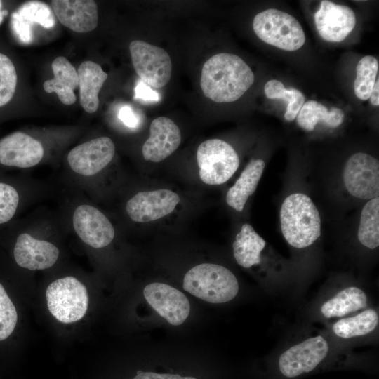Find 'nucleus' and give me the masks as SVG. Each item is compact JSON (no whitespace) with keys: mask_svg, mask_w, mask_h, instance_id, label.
<instances>
[{"mask_svg":"<svg viewBox=\"0 0 379 379\" xmlns=\"http://www.w3.org/2000/svg\"><path fill=\"white\" fill-rule=\"evenodd\" d=\"M254 74L237 55L220 53L203 65L200 86L204 95L215 102H231L240 98L252 86Z\"/></svg>","mask_w":379,"mask_h":379,"instance_id":"nucleus-1","label":"nucleus"},{"mask_svg":"<svg viewBox=\"0 0 379 379\" xmlns=\"http://www.w3.org/2000/svg\"><path fill=\"white\" fill-rule=\"evenodd\" d=\"M280 222L285 239L297 248L312 245L321 235L319 211L311 199L302 193L285 199L280 209Z\"/></svg>","mask_w":379,"mask_h":379,"instance_id":"nucleus-2","label":"nucleus"},{"mask_svg":"<svg viewBox=\"0 0 379 379\" xmlns=\"http://www.w3.org/2000/svg\"><path fill=\"white\" fill-rule=\"evenodd\" d=\"M183 288L194 296L211 303H224L238 293L239 284L227 268L202 263L190 269L183 279Z\"/></svg>","mask_w":379,"mask_h":379,"instance_id":"nucleus-3","label":"nucleus"},{"mask_svg":"<svg viewBox=\"0 0 379 379\" xmlns=\"http://www.w3.org/2000/svg\"><path fill=\"white\" fill-rule=\"evenodd\" d=\"M253 29L262 41L288 51L300 48L305 41L299 22L291 15L275 8L258 13L253 20Z\"/></svg>","mask_w":379,"mask_h":379,"instance_id":"nucleus-4","label":"nucleus"},{"mask_svg":"<svg viewBox=\"0 0 379 379\" xmlns=\"http://www.w3.org/2000/svg\"><path fill=\"white\" fill-rule=\"evenodd\" d=\"M51 314L62 323L77 321L85 315L88 295L85 286L74 277H66L52 282L46 292Z\"/></svg>","mask_w":379,"mask_h":379,"instance_id":"nucleus-5","label":"nucleus"},{"mask_svg":"<svg viewBox=\"0 0 379 379\" xmlns=\"http://www.w3.org/2000/svg\"><path fill=\"white\" fill-rule=\"evenodd\" d=\"M199 177L207 185L227 182L239 166L234 149L220 139H209L201 142L197 152Z\"/></svg>","mask_w":379,"mask_h":379,"instance_id":"nucleus-6","label":"nucleus"},{"mask_svg":"<svg viewBox=\"0 0 379 379\" xmlns=\"http://www.w3.org/2000/svg\"><path fill=\"white\" fill-rule=\"evenodd\" d=\"M132 63L140 80L149 87L161 88L171 77L172 62L162 48L141 40L129 45Z\"/></svg>","mask_w":379,"mask_h":379,"instance_id":"nucleus-7","label":"nucleus"},{"mask_svg":"<svg viewBox=\"0 0 379 379\" xmlns=\"http://www.w3.org/2000/svg\"><path fill=\"white\" fill-rule=\"evenodd\" d=\"M343 181L347 190L357 198L370 200L378 197V160L366 153L352 154L345 163Z\"/></svg>","mask_w":379,"mask_h":379,"instance_id":"nucleus-8","label":"nucleus"},{"mask_svg":"<svg viewBox=\"0 0 379 379\" xmlns=\"http://www.w3.org/2000/svg\"><path fill=\"white\" fill-rule=\"evenodd\" d=\"M328 351V343L322 336L308 338L280 356L279 370L288 378L310 372L326 357Z\"/></svg>","mask_w":379,"mask_h":379,"instance_id":"nucleus-9","label":"nucleus"},{"mask_svg":"<svg viewBox=\"0 0 379 379\" xmlns=\"http://www.w3.org/2000/svg\"><path fill=\"white\" fill-rule=\"evenodd\" d=\"M179 202L178 194L170 190L140 192L128 201L126 210L133 221L147 222L170 214Z\"/></svg>","mask_w":379,"mask_h":379,"instance_id":"nucleus-10","label":"nucleus"},{"mask_svg":"<svg viewBox=\"0 0 379 379\" xmlns=\"http://www.w3.org/2000/svg\"><path fill=\"white\" fill-rule=\"evenodd\" d=\"M114 153L112 140L108 137H100L74 147L68 154L67 161L75 173L90 176L108 165Z\"/></svg>","mask_w":379,"mask_h":379,"instance_id":"nucleus-11","label":"nucleus"},{"mask_svg":"<svg viewBox=\"0 0 379 379\" xmlns=\"http://www.w3.org/2000/svg\"><path fill=\"white\" fill-rule=\"evenodd\" d=\"M143 294L148 304L171 325L182 324L190 314L187 298L170 285L149 284L145 287Z\"/></svg>","mask_w":379,"mask_h":379,"instance_id":"nucleus-12","label":"nucleus"},{"mask_svg":"<svg viewBox=\"0 0 379 379\" xmlns=\"http://www.w3.org/2000/svg\"><path fill=\"white\" fill-rule=\"evenodd\" d=\"M72 222L79 238L93 248L105 247L114 237V229L110 221L93 206H79L74 212Z\"/></svg>","mask_w":379,"mask_h":379,"instance_id":"nucleus-13","label":"nucleus"},{"mask_svg":"<svg viewBox=\"0 0 379 379\" xmlns=\"http://www.w3.org/2000/svg\"><path fill=\"white\" fill-rule=\"evenodd\" d=\"M314 19L320 36L331 42L343 41L356 24L355 14L352 8L327 0L321 1Z\"/></svg>","mask_w":379,"mask_h":379,"instance_id":"nucleus-14","label":"nucleus"},{"mask_svg":"<svg viewBox=\"0 0 379 379\" xmlns=\"http://www.w3.org/2000/svg\"><path fill=\"white\" fill-rule=\"evenodd\" d=\"M181 142V133L175 122L166 117L154 119L149 128V137L142 146L146 161L160 162L172 154Z\"/></svg>","mask_w":379,"mask_h":379,"instance_id":"nucleus-15","label":"nucleus"},{"mask_svg":"<svg viewBox=\"0 0 379 379\" xmlns=\"http://www.w3.org/2000/svg\"><path fill=\"white\" fill-rule=\"evenodd\" d=\"M44 156L41 144L30 135L15 132L0 140V163L8 166L29 168Z\"/></svg>","mask_w":379,"mask_h":379,"instance_id":"nucleus-16","label":"nucleus"},{"mask_svg":"<svg viewBox=\"0 0 379 379\" xmlns=\"http://www.w3.org/2000/svg\"><path fill=\"white\" fill-rule=\"evenodd\" d=\"M13 254L15 262L21 267L31 270H44L55 263L59 250L48 241L22 233L17 238Z\"/></svg>","mask_w":379,"mask_h":379,"instance_id":"nucleus-17","label":"nucleus"},{"mask_svg":"<svg viewBox=\"0 0 379 379\" xmlns=\"http://www.w3.org/2000/svg\"><path fill=\"white\" fill-rule=\"evenodd\" d=\"M51 6L60 23L74 32H88L98 25V6L94 1L54 0Z\"/></svg>","mask_w":379,"mask_h":379,"instance_id":"nucleus-18","label":"nucleus"},{"mask_svg":"<svg viewBox=\"0 0 379 379\" xmlns=\"http://www.w3.org/2000/svg\"><path fill=\"white\" fill-rule=\"evenodd\" d=\"M77 74L81 105L86 112L94 113L99 107V92L108 75L100 65L91 60L83 62Z\"/></svg>","mask_w":379,"mask_h":379,"instance_id":"nucleus-19","label":"nucleus"},{"mask_svg":"<svg viewBox=\"0 0 379 379\" xmlns=\"http://www.w3.org/2000/svg\"><path fill=\"white\" fill-rule=\"evenodd\" d=\"M54 77L46 81L43 87L46 93H55L65 105H72L76 101L74 93L79 86L77 71L65 57L56 58L52 63Z\"/></svg>","mask_w":379,"mask_h":379,"instance_id":"nucleus-20","label":"nucleus"},{"mask_svg":"<svg viewBox=\"0 0 379 379\" xmlns=\"http://www.w3.org/2000/svg\"><path fill=\"white\" fill-rule=\"evenodd\" d=\"M265 168L262 159H251L226 195L227 204L236 211H243L246 202L256 190Z\"/></svg>","mask_w":379,"mask_h":379,"instance_id":"nucleus-21","label":"nucleus"},{"mask_svg":"<svg viewBox=\"0 0 379 379\" xmlns=\"http://www.w3.org/2000/svg\"><path fill=\"white\" fill-rule=\"evenodd\" d=\"M265 244L251 225L244 224L233 243L234 257L239 265L249 268L260 263V253Z\"/></svg>","mask_w":379,"mask_h":379,"instance_id":"nucleus-22","label":"nucleus"},{"mask_svg":"<svg viewBox=\"0 0 379 379\" xmlns=\"http://www.w3.org/2000/svg\"><path fill=\"white\" fill-rule=\"evenodd\" d=\"M366 307L367 297L365 293L357 287L350 286L325 302L321 312L326 318L340 317Z\"/></svg>","mask_w":379,"mask_h":379,"instance_id":"nucleus-23","label":"nucleus"},{"mask_svg":"<svg viewBox=\"0 0 379 379\" xmlns=\"http://www.w3.org/2000/svg\"><path fill=\"white\" fill-rule=\"evenodd\" d=\"M344 120V113L337 107L330 111L322 104L315 100L305 102L297 117L298 124L306 131H313L319 121H323L328 126L337 127Z\"/></svg>","mask_w":379,"mask_h":379,"instance_id":"nucleus-24","label":"nucleus"},{"mask_svg":"<svg viewBox=\"0 0 379 379\" xmlns=\"http://www.w3.org/2000/svg\"><path fill=\"white\" fill-rule=\"evenodd\" d=\"M378 315L375 310L367 309L357 315L338 320L333 326L334 333L342 338L366 335L378 326Z\"/></svg>","mask_w":379,"mask_h":379,"instance_id":"nucleus-25","label":"nucleus"},{"mask_svg":"<svg viewBox=\"0 0 379 379\" xmlns=\"http://www.w3.org/2000/svg\"><path fill=\"white\" fill-rule=\"evenodd\" d=\"M358 239L370 249L379 246V198L370 199L364 206L358 229Z\"/></svg>","mask_w":379,"mask_h":379,"instance_id":"nucleus-26","label":"nucleus"},{"mask_svg":"<svg viewBox=\"0 0 379 379\" xmlns=\"http://www.w3.org/2000/svg\"><path fill=\"white\" fill-rule=\"evenodd\" d=\"M264 91L270 99H284L288 102L284 117L287 121H293L305 103V96L296 88H286L282 82L276 79L267 81Z\"/></svg>","mask_w":379,"mask_h":379,"instance_id":"nucleus-27","label":"nucleus"},{"mask_svg":"<svg viewBox=\"0 0 379 379\" xmlns=\"http://www.w3.org/2000/svg\"><path fill=\"white\" fill-rule=\"evenodd\" d=\"M356 70L354 93L360 100H366L370 98L376 81L378 62L373 56L366 55L359 61Z\"/></svg>","mask_w":379,"mask_h":379,"instance_id":"nucleus-28","label":"nucleus"},{"mask_svg":"<svg viewBox=\"0 0 379 379\" xmlns=\"http://www.w3.org/2000/svg\"><path fill=\"white\" fill-rule=\"evenodd\" d=\"M16 13L31 22L39 24L44 28H51L55 23V16L45 3L32 1L22 4Z\"/></svg>","mask_w":379,"mask_h":379,"instance_id":"nucleus-29","label":"nucleus"},{"mask_svg":"<svg viewBox=\"0 0 379 379\" xmlns=\"http://www.w3.org/2000/svg\"><path fill=\"white\" fill-rule=\"evenodd\" d=\"M17 85V74L12 61L0 53V107L13 98Z\"/></svg>","mask_w":379,"mask_h":379,"instance_id":"nucleus-30","label":"nucleus"},{"mask_svg":"<svg viewBox=\"0 0 379 379\" xmlns=\"http://www.w3.org/2000/svg\"><path fill=\"white\" fill-rule=\"evenodd\" d=\"M17 320L16 309L0 284V340L6 339L13 333Z\"/></svg>","mask_w":379,"mask_h":379,"instance_id":"nucleus-31","label":"nucleus"},{"mask_svg":"<svg viewBox=\"0 0 379 379\" xmlns=\"http://www.w3.org/2000/svg\"><path fill=\"white\" fill-rule=\"evenodd\" d=\"M19 202L16 190L0 182V224L9 221L14 215Z\"/></svg>","mask_w":379,"mask_h":379,"instance_id":"nucleus-32","label":"nucleus"},{"mask_svg":"<svg viewBox=\"0 0 379 379\" xmlns=\"http://www.w3.org/2000/svg\"><path fill=\"white\" fill-rule=\"evenodd\" d=\"M11 26L15 34L20 41L29 43L32 41L31 23L20 16L16 12L12 14Z\"/></svg>","mask_w":379,"mask_h":379,"instance_id":"nucleus-33","label":"nucleus"},{"mask_svg":"<svg viewBox=\"0 0 379 379\" xmlns=\"http://www.w3.org/2000/svg\"><path fill=\"white\" fill-rule=\"evenodd\" d=\"M134 98L145 101H157L159 96L157 92L140 80L135 88Z\"/></svg>","mask_w":379,"mask_h":379,"instance_id":"nucleus-34","label":"nucleus"},{"mask_svg":"<svg viewBox=\"0 0 379 379\" xmlns=\"http://www.w3.org/2000/svg\"><path fill=\"white\" fill-rule=\"evenodd\" d=\"M118 117L127 126L135 128L138 125V119L129 106H124L119 112Z\"/></svg>","mask_w":379,"mask_h":379,"instance_id":"nucleus-35","label":"nucleus"},{"mask_svg":"<svg viewBox=\"0 0 379 379\" xmlns=\"http://www.w3.org/2000/svg\"><path fill=\"white\" fill-rule=\"evenodd\" d=\"M133 379H197L194 377L185 376L168 373H157L153 372H142L137 374Z\"/></svg>","mask_w":379,"mask_h":379,"instance_id":"nucleus-36","label":"nucleus"},{"mask_svg":"<svg viewBox=\"0 0 379 379\" xmlns=\"http://www.w3.org/2000/svg\"><path fill=\"white\" fill-rule=\"evenodd\" d=\"M379 81L378 79L375 81V85L372 89L371 95H370V102L374 106L379 105Z\"/></svg>","mask_w":379,"mask_h":379,"instance_id":"nucleus-37","label":"nucleus"},{"mask_svg":"<svg viewBox=\"0 0 379 379\" xmlns=\"http://www.w3.org/2000/svg\"><path fill=\"white\" fill-rule=\"evenodd\" d=\"M2 7V2L0 1V25L3 21V19L4 16H6L8 14L7 11L1 10Z\"/></svg>","mask_w":379,"mask_h":379,"instance_id":"nucleus-38","label":"nucleus"}]
</instances>
